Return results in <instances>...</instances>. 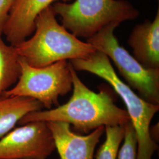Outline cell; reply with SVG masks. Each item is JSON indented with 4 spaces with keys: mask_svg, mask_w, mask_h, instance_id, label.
I'll use <instances>...</instances> for the list:
<instances>
[{
    "mask_svg": "<svg viewBox=\"0 0 159 159\" xmlns=\"http://www.w3.org/2000/svg\"><path fill=\"white\" fill-rule=\"evenodd\" d=\"M52 7L63 27L76 37L87 40L110 25L136 19L139 11L126 0H75L57 1Z\"/></svg>",
    "mask_w": 159,
    "mask_h": 159,
    "instance_id": "obj_4",
    "label": "cell"
},
{
    "mask_svg": "<svg viewBox=\"0 0 159 159\" xmlns=\"http://www.w3.org/2000/svg\"><path fill=\"white\" fill-rule=\"evenodd\" d=\"M56 150L46 122L32 121L0 139V159H47Z\"/></svg>",
    "mask_w": 159,
    "mask_h": 159,
    "instance_id": "obj_7",
    "label": "cell"
},
{
    "mask_svg": "<svg viewBox=\"0 0 159 159\" xmlns=\"http://www.w3.org/2000/svg\"><path fill=\"white\" fill-rule=\"evenodd\" d=\"M70 69L73 94L68 102L56 108L27 114L20 121V125L32 121H63L73 125L79 133H88L102 125H125L130 121L127 111L115 104L108 90L92 91L80 79L71 64Z\"/></svg>",
    "mask_w": 159,
    "mask_h": 159,
    "instance_id": "obj_1",
    "label": "cell"
},
{
    "mask_svg": "<svg viewBox=\"0 0 159 159\" xmlns=\"http://www.w3.org/2000/svg\"><path fill=\"white\" fill-rule=\"evenodd\" d=\"M69 62L75 71H85L106 81L125 104L127 112L136 134V159H152L157 145L150 133V123L159 111V104H154L137 96L115 72L108 57L96 50L84 58L74 59Z\"/></svg>",
    "mask_w": 159,
    "mask_h": 159,
    "instance_id": "obj_3",
    "label": "cell"
},
{
    "mask_svg": "<svg viewBox=\"0 0 159 159\" xmlns=\"http://www.w3.org/2000/svg\"><path fill=\"white\" fill-rule=\"evenodd\" d=\"M106 140L97 153L96 159H117L125 136L124 125L105 126Z\"/></svg>",
    "mask_w": 159,
    "mask_h": 159,
    "instance_id": "obj_13",
    "label": "cell"
},
{
    "mask_svg": "<svg viewBox=\"0 0 159 159\" xmlns=\"http://www.w3.org/2000/svg\"><path fill=\"white\" fill-rule=\"evenodd\" d=\"M21 73L16 85L4 96L26 97L39 101L43 107L59 106V97L73 89L70 64L61 60L42 67H33L20 58Z\"/></svg>",
    "mask_w": 159,
    "mask_h": 159,
    "instance_id": "obj_5",
    "label": "cell"
},
{
    "mask_svg": "<svg viewBox=\"0 0 159 159\" xmlns=\"http://www.w3.org/2000/svg\"><path fill=\"white\" fill-rule=\"evenodd\" d=\"M133 57L146 68H159V10L153 21L137 25L128 39Z\"/></svg>",
    "mask_w": 159,
    "mask_h": 159,
    "instance_id": "obj_10",
    "label": "cell"
},
{
    "mask_svg": "<svg viewBox=\"0 0 159 159\" xmlns=\"http://www.w3.org/2000/svg\"><path fill=\"white\" fill-rule=\"evenodd\" d=\"M71 0H15L4 26L3 33L10 45L26 40L35 30V21L39 14L57 1Z\"/></svg>",
    "mask_w": 159,
    "mask_h": 159,
    "instance_id": "obj_9",
    "label": "cell"
},
{
    "mask_svg": "<svg viewBox=\"0 0 159 159\" xmlns=\"http://www.w3.org/2000/svg\"><path fill=\"white\" fill-rule=\"evenodd\" d=\"M118 26L110 25L87 40L96 50L113 61L130 87L148 102L159 104V68H146L120 46L114 34Z\"/></svg>",
    "mask_w": 159,
    "mask_h": 159,
    "instance_id": "obj_6",
    "label": "cell"
},
{
    "mask_svg": "<svg viewBox=\"0 0 159 159\" xmlns=\"http://www.w3.org/2000/svg\"><path fill=\"white\" fill-rule=\"evenodd\" d=\"M15 0H0V35L3 33L10 12Z\"/></svg>",
    "mask_w": 159,
    "mask_h": 159,
    "instance_id": "obj_15",
    "label": "cell"
},
{
    "mask_svg": "<svg viewBox=\"0 0 159 159\" xmlns=\"http://www.w3.org/2000/svg\"><path fill=\"white\" fill-rule=\"evenodd\" d=\"M51 131L60 159H93L94 150L105 131L100 126L86 136L71 130V125L63 121L46 122Z\"/></svg>",
    "mask_w": 159,
    "mask_h": 159,
    "instance_id": "obj_8",
    "label": "cell"
},
{
    "mask_svg": "<svg viewBox=\"0 0 159 159\" xmlns=\"http://www.w3.org/2000/svg\"><path fill=\"white\" fill-rule=\"evenodd\" d=\"M34 31L31 38L14 46L20 58L33 67H42L61 60L84 58L96 50L58 23L51 6L36 18Z\"/></svg>",
    "mask_w": 159,
    "mask_h": 159,
    "instance_id": "obj_2",
    "label": "cell"
},
{
    "mask_svg": "<svg viewBox=\"0 0 159 159\" xmlns=\"http://www.w3.org/2000/svg\"><path fill=\"white\" fill-rule=\"evenodd\" d=\"M21 73L20 57L14 46L0 38V97L17 83Z\"/></svg>",
    "mask_w": 159,
    "mask_h": 159,
    "instance_id": "obj_12",
    "label": "cell"
},
{
    "mask_svg": "<svg viewBox=\"0 0 159 159\" xmlns=\"http://www.w3.org/2000/svg\"><path fill=\"white\" fill-rule=\"evenodd\" d=\"M43 107L39 101L30 97H0V139L14 129L25 115Z\"/></svg>",
    "mask_w": 159,
    "mask_h": 159,
    "instance_id": "obj_11",
    "label": "cell"
},
{
    "mask_svg": "<svg viewBox=\"0 0 159 159\" xmlns=\"http://www.w3.org/2000/svg\"><path fill=\"white\" fill-rule=\"evenodd\" d=\"M124 143L118 153L117 159H136L137 141L136 134L130 121L124 125Z\"/></svg>",
    "mask_w": 159,
    "mask_h": 159,
    "instance_id": "obj_14",
    "label": "cell"
}]
</instances>
